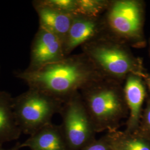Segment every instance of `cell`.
<instances>
[{
  "mask_svg": "<svg viewBox=\"0 0 150 150\" xmlns=\"http://www.w3.org/2000/svg\"><path fill=\"white\" fill-rule=\"evenodd\" d=\"M15 75L28 88L43 91L64 103L87 86L105 79L82 52L70 54L34 72L22 71Z\"/></svg>",
  "mask_w": 150,
  "mask_h": 150,
  "instance_id": "6da1fadb",
  "label": "cell"
},
{
  "mask_svg": "<svg viewBox=\"0 0 150 150\" xmlns=\"http://www.w3.org/2000/svg\"><path fill=\"white\" fill-rule=\"evenodd\" d=\"M82 53L106 79L123 83L129 74L143 79L148 74L143 59L134 56L126 43L104 35L82 47Z\"/></svg>",
  "mask_w": 150,
  "mask_h": 150,
  "instance_id": "7a4b0ae2",
  "label": "cell"
},
{
  "mask_svg": "<svg viewBox=\"0 0 150 150\" xmlns=\"http://www.w3.org/2000/svg\"><path fill=\"white\" fill-rule=\"evenodd\" d=\"M122 84L104 79L80 91L96 133L117 131L129 117Z\"/></svg>",
  "mask_w": 150,
  "mask_h": 150,
  "instance_id": "3957f363",
  "label": "cell"
},
{
  "mask_svg": "<svg viewBox=\"0 0 150 150\" xmlns=\"http://www.w3.org/2000/svg\"><path fill=\"white\" fill-rule=\"evenodd\" d=\"M146 4L142 0H110L101 16L106 35L130 47L144 48Z\"/></svg>",
  "mask_w": 150,
  "mask_h": 150,
  "instance_id": "277c9868",
  "label": "cell"
},
{
  "mask_svg": "<svg viewBox=\"0 0 150 150\" xmlns=\"http://www.w3.org/2000/svg\"><path fill=\"white\" fill-rule=\"evenodd\" d=\"M64 102L37 89L28 90L13 98V109L22 133L30 136L52 123L54 115L59 113Z\"/></svg>",
  "mask_w": 150,
  "mask_h": 150,
  "instance_id": "5b68a950",
  "label": "cell"
},
{
  "mask_svg": "<svg viewBox=\"0 0 150 150\" xmlns=\"http://www.w3.org/2000/svg\"><path fill=\"white\" fill-rule=\"evenodd\" d=\"M59 114L60 127L71 150H81L96 139V131L80 92L64 103Z\"/></svg>",
  "mask_w": 150,
  "mask_h": 150,
  "instance_id": "8992f818",
  "label": "cell"
},
{
  "mask_svg": "<svg viewBox=\"0 0 150 150\" xmlns=\"http://www.w3.org/2000/svg\"><path fill=\"white\" fill-rule=\"evenodd\" d=\"M63 44L56 36L38 27L30 47V62L26 72H32L44 66L64 59Z\"/></svg>",
  "mask_w": 150,
  "mask_h": 150,
  "instance_id": "52a82bcc",
  "label": "cell"
},
{
  "mask_svg": "<svg viewBox=\"0 0 150 150\" xmlns=\"http://www.w3.org/2000/svg\"><path fill=\"white\" fill-rule=\"evenodd\" d=\"M106 35L101 17H90L75 15L63 43L66 56L78 47Z\"/></svg>",
  "mask_w": 150,
  "mask_h": 150,
  "instance_id": "ba28073f",
  "label": "cell"
},
{
  "mask_svg": "<svg viewBox=\"0 0 150 150\" xmlns=\"http://www.w3.org/2000/svg\"><path fill=\"white\" fill-rule=\"evenodd\" d=\"M123 91L129 113L125 131L132 133L139 127L144 110L142 107L147 97L146 86L143 78L129 74L125 81Z\"/></svg>",
  "mask_w": 150,
  "mask_h": 150,
  "instance_id": "9c48e42d",
  "label": "cell"
},
{
  "mask_svg": "<svg viewBox=\"0 0 150 150\" xmlns=\"http://www.w3.org/2000/svg\"><path fill=\"white\" fill-rule=\"evenodd\" d=\"M32 6L38 17L39 27L56 36L64 43L74 16L45 5L41 0H35Z\"/></svg>",
  "mask_w": 150,
  "mask_h": 150,
  "instance_id": "30bf717a",
  "label": "cell"
},
{
  "mask_svg": "<svg viewBox=\"0 0 150 150\" xmlns=\"http://www.w3.org/2000/svg\"><path fill=\"white\" fill-rule=\"evenodd\" d=\"M20 147L31 150H71L60 125L50 123L31 135Z\"/></svg>",
  "mask_w": 150,
  "mask_h": 150,
  "instance_id": "8fae6325",
  "label": "cell"
},
{
  "mask_svg": "<svg viewBox=\"0 0 150 150\" xmlns=\"http://www.w3.org/2000/svg\"><path fill=\"white\" fill-rule=\"evenodd\" d=\"M13 98L10 93L0 91V146L18 139L22 134L13 112Z\"/></svg>",
  "mask_w": 150,
  "mask_h": 150,
  "instance_id": "7c38bea8",
  "label": "cell"
},
{
  "mask_svg": "<svg viewBox=\"0 0 150 150\" xmlns=\"http://www.w3.org/2000/svg\"><path fill=\"white\" fill-rule=\"evenodd\" d=\"M118 145L123 150H150V139L137 130L132 133L116 131Z\"/></svg>",
  "mask_w": 150,
  "mask_h": 150,
  "instance_id": "4fadbf2b",
  "label": "cell"
},
{
  "mask_svg": "<svg viewBox=\"0 0 150 150\" xmlns=\"http://www.w3.org/2000/svg\"><path fill=\"white\" fill-rule=\"evenodd\" d=\"M110 0H77V15L100 17L106 10Z\"/></svg>",
  "mask_w": 150,
  "mask_h": 150,
  "instance_id": "5bb4252c",
  "label": "cell"
},
{
  "mask_svg": "<svg viewBox=\"0 0 150 150\" xmlns=\"http://www.w3.org/2000/svg\"><path fill=\"white\" fill-rule=\"evenodd\" d=\"M46 5L72 15H77V0H41Z\"/></svg>",
  "mask_w": 150,
  "mask_h": 150,
  "instance_id": "9a60e30c",
  "label": "cell"
},
{
  "mask_svg": "<svg viewBox=\"0 0 150 150\" xmlns=\"http://www.w3.org/2000/svg\"><path fill=\"white\" fill-rule=\"evenodd\" d=\"M114 131L107 132L99 139H96L81 150H113Z\"/></svg>",
  "mask_w": 150,
  "mask_h": 150,
  "instance_id": "2e32d148",
  "label": "cell"
},
{
  "mask_svg": "<svg viewBox=\"0 0 150 150\" xmlns=\"http://www.w3.org/2000/svg\"><path fill=\"white\" fill-rule=\"evenodd\" d=\"M137 131L150 139V97L146 99V107L143 110L139 127Z\"/></svg>",
  "mask_w": 150,
  "mask_h": 150,
  "instance_id": "e0dca14e",
  "label": "cell"
},
{
  "mask_svg": "<svg viewBox=\"0 0 150 150\" xmlns=\"http://www.w3.org/2000/svg\"><path fill=\"white\" fill-rule=\"evenodd\" d=\"M143 79L145 81L146 86L149 88V90L150 92V74H148L145 78H144Z\"/></svg>",
  "mask_w": 150,
  "mask_h": 150,
  "instance_id": "ac0fdd59",
  "label": "cell"
},
{
  "mask_svg": "<svg viewBox=\"0 0 150 150\" xmlns=\"http://www.w3.org/2000/svg\"><path fill=\"white\" fill-rule=\"evenodd\" d=\"M115 131H114V137H115V141H114V146H113V150H123L121 147L118 145V142L117 141L116 134H115Z\"/></svg>",
  "mask_w": 150,
  "mask_h": 150,
  "instance_id": "d6986e66",
  "label": "cell"
},
{
  "mask_svg": "<svg viewBox=\"0 0 150 150\" xmlns=\"http://www.w3.org/2000/svg\"><path fill=\"white\" fill-rule=\"evenodd\" d=\"M20 143H17L16 144V145L11 148V149H4L2 147V146H0V150H20L21 148L20 147Z\"/></svg>",
  "mask_w": 150,
  "mask_h": 150,
  "instance_id": "ffe728a7",
  "label": "cell"
},
{
  "mask_svg": "<svg viewBox=\"0 0 150 150\" xmlns=\"http://www.w3.org/2000/svg\"><path fill=\"white\" fill-rule=\"evenodd\" d=\"M149 54L150 58V38L149 39Z\"/></svg>",
  "mask_w": 150,
  "mask_h": 150,
  "instance_id": "44dd1931",
  "label": "cell"
},
{
  "mask_svg": "<svg viewBox=\"0 0 150 150\" xmlns=\"http://www.w3.org/2000/svg\"><path fill=\"white\" fill-rule=\"evenodd\" d=\"M0 71H1V67H0Z\"/></svg>",
  "mask_w": 150,
  "mask_h": 150,
  "instance_id": "7402d4cb",
  "label": "cell"
}]
</instances>
